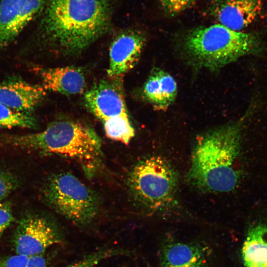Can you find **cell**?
Segmentation results:
<instances>
[{"instance_id":"cell-18","label":"cell","mask_w":267,"mask_h":267,"mask_svg":"<svg viewBox=\"0 0 267 267\" xmlns=\"http://www.w3.org/2000/svg\"><path fill=\"white\" fill-rule=\"evenodd\" d=\"M37 126L36 119L28 113L10 108L0 103V127L35 129Z\"/></svg>"},{"instance_id":"cell-10","label":"cell","mask_w":267,"mask_h":267,"mask_svg":"<svg viewBox=\"0 0 267 267\" xmlns=\"http://www.w3.org/2000/svg\"><path fill=\"white\" fill-rule=\"evenodd\" d=\"M120 80H103L97 83L85 95L87 108L102 122L128 114Z\"/></svg>"},{"instance_id":"cell-21","label":"cell","mask_w":267,"mask_h":267,"mask_svg":"<svg viewBox=\"0 0 267 267\" xmlns=\"http://www.w3.org/2000/svg\"><path fill=\"white\" fill-rule=\"evenodd\" d=\"M195 0H159L163 10L170 15L180 13L188 8Z\"/></svg>"},{"instance_id":"cell-5","label":"cell","mask_w":267,"mask_h":267,"mask_svg":"<svg viewBox=\"0 0 267 267\" xmlns=\"http://www.w3.org/2000/svg\"><path fill=\"white\" fill-rule=\"evenodd\" d=\"M128 182L137 202L147 210L156 211L169 208L174 203L178 177L168 161L154 156L140 161L134 166Z\"/></svg>"},{"instance_id":"cell-3","label":"cell","mask_w":267,"mask_h":267,"mask_svg":"<svg viewBox=\"0 0 267 267\" xmlns=\"http://www.w3.org/2000/svg\"><path fill=\"white\" fill-rule=\"evenodd\" d=\"M1 140L15 147L74 159L88 174L93 172L101 157V141L95 132L73 121L55 122L42 132L3 135Z\"/></svg>"},{"instance_id":"cell-9","label":"cell","mask_w":267,"mask_h":267,"mask_svg":"<svg viewBox=\"0 0 267 267\" xmlns=\"http://www.w3.org/2000/svg\"><path fill=\"white\" fill-rule=\"evenodd\" d=\"M138 31L128 30L118 35L111 44L107 75L111 80H120L136 64L145 43Z\"/></svg>"},{"instance_id":"cell-24","label":"cell","mask_w":267,"mask_h":267,"mask_svg":"<svg viewBox=\"0 0 267 267\" xmlns=\"http://www.w3.org/2000/svg\"><path fill=\"white\" fill-rule=\"evenodd\" d=\"M47 262L44 254L30 257L26 267H47Z\"/></svg>"},{"instance_id":"cell-2","label":"cell","mask_w":267,"mask_h":267,"mask_svg":"<svg viewBox=\"0 0 267 267\" xmlns=\"http://www.w3.org/2000/svg\"><path fill=\"white\" fill-rule=\"evenodd\" d=\"M111 15L108 0H50L41 30L51 44L66 52H75L107 31Z\"/></svg>"},{"instance_id":"cell-4","label":"cell","mask_w":267,"mask_h":267,"mask_svg":"<svg viewBox=\"0 0 267 267\" xmlns=\"http://www.w3.org/2000/svg\"><path fill=\"white\" fill-rule=\"evenodd\" d=\"M262 49L256 35L234 31L219 23L191 30L182 44V53L191 65L212 70Z\"/></svg>"},{"instance_id":"cell-8","label":"cell","mask_w":267,"mask_h":267,"mask_svg":"<svg viewBox=\"0 0 267 267\" xmlns=\"http://www.w3.org/2000/svg\"><path fill=\"white\" fill-rule=\"evenodd\" d=\"M47 0H1L0 48L8 45L36 16L44 11Z\"/></svg>"},{"instance_id":"cell-23","label":"cell","mask_w":267,"mask_h":267,"mask_svg":"<svg viewBox=\"0 0 267 267\" xmlns=\"http://www.w3.org/2000/svg\"><path fill=\"white\" fill-rule=\"evenodd\" d=\"M30 257L15 254L0 258V267H26Z\"/></svg>"},{"instance_id":"cell-12","label":"cell","mask_w":267,"mask_h":267,"mask_svg":"<svg viewBox=\"0 0 267 267\" xmlns=\"http://www.w3.org/2000/svg\"><path fill=\"white\" fill-rule=\"evenodd\" d=\"M43 86L20 80L0 83V103L15 110L28 113L34 110L45 94Z\"/></svg>"},{"instance_id":"cell-16","label":"cell","mask_w":267,"mask_h":267,"mask_svg":"<svg viewBox=\"0 0 267 267\" xmlns=\"http://www.w3.org/2000/svg\"><path fill=\"white\" fill-rule=\"evenodd\" d=\"M245 267H267V224L250 226L242 248Z\"/></svg>"},{"instance_id":"cell-13","label":"cell","mask_w":267,"mask_h":267,"mask_svg":"<svg viewBox=\"0 0 267 267\" xmlns=\"http://www.w3.org/2000/svg\"><path fill=\"white\" fill-rule=\"evenodd\" d=\"M209 257V249L203 245L170 243L161 251L160 267H207Z\"/></svg>"},{"instance_id":"cell-22","label":"cell","mask_w":267,"mask_h":267,"mask_svg":"<svg viewBox=\"0 0 267 267\" xmlns=\"http://www.w3.org/2000/svg\"><path fill=\"white\" fill-rule=\"evenodd\" d=\"M14 221L11 204L9 202H0V236Z\"/></svg>"},{"instance_id":"cell-7","label":"cell","mask_w":267,"mask_h":267,"mask_svg":"<svg viewBox=\"0 0 267 267\" xmlns=\"http://www.w3.org/2000/svg\"><path fill=\"white\" fill-rule=\"evenodd\" d=\"M62 239L58 229L46 218L28 213L18 222L12 243L16 254L32 257L44 254Z\"/></svg>"},{"instance_id":"cell-17","label":"cell","mask_w":267,"mask_h":267,"mask_svg":"<svg viewBox=\"0 0 267 267\" xmlns=\"http://www.w3.org/2000/svg\"><path fill=\"white\" fill-rule=\"evenodd\" d=\"M103 123L106 136L112 140L127 145L134 135L128 114L107 119Z\"/></svg>"},{"instance_id":"cell-14","label":"cell","mask_w":267,"mask_h":267,"mask_svg":"<svg viewBox=\"0 0 267 267\" xmlns=\"http://www.w3.org/2000/svg\"><path fill=\"white\" fill-rule=\"evenodd\" d=\"M45 89L65 95L82 93L85 78L79 69L67 66L42 70L39 73Z\"/></svg>"},{"instance_id":"cell-1","label":"cell","mask_w":267,"mask_h":267,"mask_svg":"<svg viewBox=\"0 0 267 267\" xmlns=\"http://www.w3.org/2000/svg\"><path fill=\"white\" fill-rule=\"evenodd\" d=\"M247 117L246 114L236 122L211 130L198 137L188 175L197 187L223 193L237 187L241 176L242 135Z\"/></svg>"},{"instance_id":"cell-20","label":"cell","mask_w":267,"mask_h":267,"mask_svg":"<svg viewBox=\"0 0 267 267\" xmlns=\"http://www.w3.org/2000/svg\"><path fill=\"white\" fill-rule=\"evenodd\" d=\"M19 184V180L14 174L0 167V201L15 190Z\"/></svg>"},{"instance_id":"cell-6","label":"cell","mask_w":267,"mask_h":267,"mask_svg":"<svg viewBox=\"0 0 267 267\" xmlns=\"http://www.w3.org/2000/svg\"><path fill=\"white\" fill-rule=\"evenodd\" d=\"M43 193L50 207L75 224L90 223L97 215L98 205L94 195L70 174L52 177L44 185Z\"/></svg>"},{"instance_id":"cell-11","label":"cell","mask_w":267,"mask_h":267,"mask_svg":"<svg viewBox=\"0 0 267 267\" xmlns=\"http://www.w3.org/2000/svg\"><path fill=\"white\" fill-rule=\"evenodd\" d=\"M263 6V0H214L210 10L219 24L240 31L257 19Z\"/></svg>"},{"instance_id":"cell-15","label":"cell","mask_w":267,"mask_h":267,"mask_svg":"<svg viewBox=\"0 0 267 267\" xmlns=\"http://www.w3.org/2000/svg\"><path fill=\"white\" fill-rule=\"evenodd\" d=\"M143 93L146 99L155 108L165 110L176 97L177 83L168 73L156 69L145 83Z\"/></svg>"},{"instance_id":"cell-19","label":"cell","mask_w":267,"mask_h":267,"mask_svg":"<svg viewBox=\"0 0 267 267\" xmlns=\"http://www.w3.org/2000/svg\"><path fill=\"white\" fill-rule=\"evenodd\" d=\"M128 252L126 250L119 248L102 249L92 253L65 267H93L103 260L116 256L126 255Z\"/></svg>"}]
</instances>
